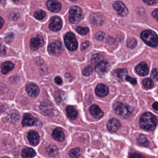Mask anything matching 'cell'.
<instances>
[{"label": "cell", "instance_id": "cell-1", "mask_svg": "<svg viewBox=\"0 0 158 158\" xmlns=\"http://www.w3.org/2000/svg\"><path fill=\"white\" fill-rule=\"evenodd\" d=\"M139 123L140 127L143 130L148 132L152 131L157 126V118L151 113H144L140 116Z\"/></svg>", "mask_w": 158, "mask_h": 158}, {"label": "cell", "instance_id": "cell-2", "mask_svg": "<svg viewBox=\"0 0 158 158\" xmlns=\"http://www.w3.org/2000/svg\"><path fill=\"white\" fill-rule=\"evenodd\" d=\"M113 109L117 115L123 118H129L132 115L134 111L131 106L119 102L114 104Z\"/></svg>", "mask_w": 158, "mask_h": 158}, {"label": "cell", "instance_id": "cell-3", "mask_svg": "<svg viewBox=\"0 0 158 158\" xmlns=\"http://www.w3.org/2000/svg\"><path fill=\"white\" fill-rule=\"evenodd\" d=\"M141 39L148 46L156 47L158 45V37L157 35L152 30H145L140 34Z\"/></svg>", "mask_w": 158, "mask_h": 158}, {"label": "cell", "instance_id": "cell-4", "mask_svg": "<svg viewBox=\"0 0 158 158\" xmlns=\"http://www.w3.org/2000/svg\"><path fill=\"white\" fill-rule=\"evenodd\" d=\"M69 21L72 23H78L83 18V12L79 7H71L69 10Z\"/></svg>", "mask_w": 158, "mask_h": 158}, {"label": "cell", "instance_id": "cell-5", "mask_svg": "<svg viewBox=\"0 0 158 158\" xmlns=\"http://www.w3.org/2000/svg\"><path fill=\"white\" fill-rule=\"evenodd\" d=\"M64 42L67 48L71 51L77 49L78 43L74 34L72 32H68L64 36Z\"/></svg>", "mask_w": 158, "mask_h": 158}, {"label": "cell", "instance_id": "cell-6", "mask_svg": "<svg viewBox=\"0 0 158 158\" xmlns=\"http://www.w3.org/2000/svg\"><path fill=\"white\" fill-rule=\"evenodd\" d=\"M48 50L50 55L59 56L62 52V45L60 41H55L49 45Z\"/></svg>", "mask_w": 158, "mask_h": 158}, {"label": "cell", "instance_id": "cell-7", "mask_svg": "<svg viewBox=\"0 0 158 158\" xmlns=\"http://www.w3.org/2000/svg\"><path fill=\"white\" fill-rule=\"evenodd\" d=\"M62 26L63 22L61 18L58 16H53L50 19L49 27L52 31L57 32L61 29Z\"/></svg>", "mask_w": 158, "mask_h": 158}, {"label": "cell", "instance_id": "cell-8", "mask_svg": "<svg viewBox=\"0 0 158 158\" xmlns=\"http://www.w3.org/2000/svg\"><path fill=\"white\" fill-rule=\"evenodd\" d=\"M113 7L118 14L122 17H125L128 14V10L122 2H115L113 5Z\"/></svg>", "mask_w": 158, "mask_h": 158}, {"label": "cell", "instance_id": "cell-9", "mask_svg": "<svg viewBox=\"0 0 158 158\" xmlns=\"http://www.w3.org/2000/svg\"><path fill=\"white\" fill-rule=\"evenodd\" d=\"M44 44V39L40 35H38L35 37L31 39L30 41V48L34 51L37 50L39 48L43 47Z\"/></svg>", "mask_w": 158, "mask_h": 158}, {"label": "cell", "instance_id": "cell-10", "mask_svg": "<svg viewBox=\"0 0 158 158\" xmlns=\"http://www.w3.org/2000/svg\"><path fill=\"white\" fill-rule=\"evenodd\" d=\"M121 124L119 120L116 118H111L107 123V129L111 132H115L120 128Z\"/></svg>", "mask_w": 158, "mask_h": 158}, {"label": "cell", "instance_id": "cell-11", "mask_svg": "<svg viewBox=\"0 0 158 158\" xmlns=\"http://www.w3.org/2000/svg\"><path fill=\"white\" fill-rule=\"evenodd\" d=\"M110 68L109 62L106 61H102L96 65L95 70L98 73L104 74L108 72Z\"/></svg>", "mask_w": 158, "mask_h": 158}, {"label": "cell", "instance_id": "cell-12", "mask_svg": "<svg viewBox=\"0 0 158 158\" xmlns=\"http://www.w3.org/2000/svg\"><path fill=\"white\" fill-rule=\"evenodd\" d=\"M26 90L28 95L32 98L37 97L39 94V88L35 83H31L28 84L26 87Z\"/></svg>", "mask_w": 158, "mask_h": 158}, {"label": "cell", "instance_id": "cell-13", "mask_svg": "<svg viewBox=\"0 0 158 158\" xmlns=\"http://www.w3.org/2000/svg\"><path fill=\"white\" fill-rule=\"evenodd\" d=\"M135 69L137 73L140 76H145L147 75L149 71L148 66L145 62H141L138 64Z\"/></svg>", "mask_w": 158, "mask_h": 158}, {"label": "cell", "instance_id": "cell-14", "mask_svg": "<svg viewBox=\"0 0 158 158\" xmlns=\"http://www.w3.org/2000/svg\"><path fill=\"white\" fill-rule=\"evenodd\" d=\"M47 7L53 13H57L60 10L61 4L59 2L54 0H50L47 2Z\"/></svg>", "mask_w": 158, "mask_h": 158}, {"label": "cell", "instance_id": "cell-15", "mask_svg": "<svg viewBox=\"0 0 158 158\" xmlns=\"http://www.w3.org/2000/svg\"><path fill=\"white\" fill-rule=\"evenodd\" d=\"M89 111L91 115L96 119H100L103 116V111L98 105H91L89 109Z\"/></svg>", "mask_w": 158, "mask_h": 158}, {"label": "cell", "instance_id": "cell-16", "mask_svg": "<svg viewBox=\"0 0 158 158\" xmlns=\"http://www.w3.org/2000/svg\"><path fill=\"white\" fill-rule=\"evenodd\" d=\"M27 139L29 143L32 146H36L40 141L39 135L35 131H29L27 135Z\"/></svg>", "mask_w": 158, "mask_h": 158}, {"label": "cell", "instance_id": "cell-17", "mask_svg": "<svg viewBox=\"0 0 158 158\" xmlns=\"http://www.w3.org/2000/svg\"><path fill=\"white\" fill-rule=\"evenodd\" d=\"M95 93L98 97L103 98L107 96L109 93V89L105 85L99 84L95 89Z\"/></svg>", "mask_w": 158, "mask_h": 158}, {"label": "cell", "instance_id": "cell-18", "mask_svg": "<svg viewBox=\"0 0 158 158\" xmlns=\"http://www.w3.org/2000/svg\"><path fill=\"white\" fill-rule=\"evenodd\" d=\"M52 137L54 139L59 142H62L65 138L63 130L60 127L55 128L53 130L52 133Z\"/></svg>", "mask_w": 158, "mask_h": 158}, {"label": "cell", "instance_id": "cell-19", "mask_svg": "<svg viewBox=\"0 0 158 158\" xmlns=\"http://www.w3.org/2000/svg\"><path fill=\"white\" fill-rule=\"evenodd\" d=\"M35 123L34 117L30 114H25L23 117L22 124L24 127L32 126L34 125Z\"/></svg>", "mask_w": 158, "mask_h": 158}, {"label": "cell", "instance_id": "cell-20", "mask_svg": "<svg viewBox=\"0 0 158 158\" xmlns=\"http://www.w3.org/2000/svg\"><path fill=\"white\" fill-rule=\"evenodd\" d=\"M127 70L125 69H118L115 70L114 76L116 80L119 82H123L127 76Z\"/></svg>", "mask_w": 158, "mask_h": 158}, {"label": "cell", "instance_id": "cell-21", "mask_svg": "<svg viewBox=\"0 0 158 158\" xmlns=\"http://www.w3.org/2000/svg\"><path fill=\"white\" fill-rule=\"evenodd\" d=\"M104 16L99 13H96L92 15L90 18L91 23L94 25H101L104 22Z\"/></svg>", "mask_w": 158, "mask_h": 158}, {"label": "cell", "instance_id": "cell-22", "mask_svg": "<svg viewBox=\"0 0 158 158\" xmlns=\"http://www.w3.org/2000/svg\"><path fill=\"white\" fill-rule=\"evenodd\" d=\"M36 154L35 151L32 148H25L22 152V156L23 158H33Z\"/></svg>", "mask_w": 158, "mask_h": 158}, {"label": "cell", "instance_id": "cell-23", "mask_svg": "<svg viewBox=\"0 0 158 158\" xmlns=\"http://www.w3.org/2000/svg\"><path fill=\"white\" fill-rule=\"evenodd\" d=\"M14 68V64L10 61L3 63L1 65L2 72L3 74H6Z\"/></svg>", "mask_w": 158, "mask_h": 158}, {"label": "cell", "instance_id": "cell-24", "mask_svg": "<svg viewBox=\"0 0 158 158\" xmlns=\"http://www.w3.org/2000/svg\"><path fill=\"white\" fill-rule=\"evenodd\" d=\"M67 115L70 119L74 120L77 117L78 112L73 106H68L66 108Z\"/></svg>", "mask_w": 158, "mask_h": 158}, {"label": "cell", "instance_id": "cell-25", "mask_svg": "<svg viewBox=\"0 0 158 158\" xmlns=\"http://www.w3.org/2000/svg\"><path fill=\"white\" fill-rule=\"evenodd\" d=\"M46 152L51 157H55L59 153V150L56 146L50 145L46 148Z\"/></svg>", "mask_w": 158, "mask_h": 158}, {"label": "cell", "instance_id": "cell-26", "mask_svg": "<svg viewBox=\"0 0 158 158\" xmlns=\"http://www.w3.org/2000/svg\"><path fill=\"white\" fill-rule=\"evenodd\" d=\"M137 142L141 146H147L149 145V142L148 140V139L144 135H140L137 138Z\"/></svg>", "mask_w": 158, "mask_h": 158}, {"label": "cell", "instance_id": "cell-27", "mask_svg": "<svg viewBox=\"0 0 158 158\" xmlns=\"http://www.w3.org/2000/svg\"><path fill=\"white\" fill-rule=\"evenodd\" d=\"M46 16V13L43 10H39L35 12L34 16L38 20H43Z\"/></svg>", "mask_w": 158, "mask_h": 158}, {"label": "cell", "instance_id": "cell-28", "mask_svg": "<svg viewBox=\"0 0 158 158\" xmlns=\"http://www.w3.org/2000/svg\"><path fill=\"white\" fill-rule=\"evenodd\" d=\"M137 45V41L134 38H129L127 41V46L129 48L133 49Z\"/></svg>", "mask_w": 158, "mask_h": 158}, {"label": "cell", "instance_id": "cell-29", "mask_svg": "<svg viewBox=\"0 0 158 158\" xmlns=\"http://www.w3.org/2000/svg\"><path fill=\"white\" fill-rule=\"evenodd\" d=\"M82 151L80 148H75L70 151L69 155L73 158H76L81 155Z\"/></svg>", "mask_w": 158, "mask_h": 158}, {"label": "cell", "instance_id": "cell-30", "mask_svg": "<svg viewBox=\"0 0 158 158\" xmlns=\"http://www.w3.org/2000/svg\"><path fill=\"white\" fill-rule=\"evenodd\" d=\"M103 57L102 55L100 54H95L92 56L91 62L93 64H98L102 61Z\"/></svg>", "mask_w": 158, "mask_h": 158}, {"label": "cell", "instance_id": "cell-31", "mask_svg": "<svg viewBox=\"0 0 158 158\" xmlns=\"http://www.w3.org/2000/svg\"><path fill=\"white\" fill-rule=\"evenodd\" d=\"M143 86L146 89H150L152 88L153 86V82L151 79L147 78L144 79L142 81Z\"/></svg>", "mask_w": 158, "mask_h": 158}, {"label": "cell", "instance_id": "cell-32", "mask_svg": "<svg viewBox=\"0 0 158 158\" xmlns=\"http://www.w3.org/2000/svg\"><path fill=\"white\" fill-rule=\"evenodd\" d=\"M76 31L80 35H86L89 32V29L88 27H82L78 26L76 28Z\"/></svg>", "mask_w": 158, "mask_h": 158}, {"label": "cell", "instance_id": "cell-33", "mask_svg": "<svg viewBox=\"0 0 158 158\" xmlns=\"http://www.w3.org/2000/svg\"><path fill=\"white\" fill-rule=\"evenodd\" d=\"M93 69H92L91 66H87L84 68L82 73H83V74L84 76H89L92 74V73H93Z\"/></svg>", "mask_w": 158, "mask_h": 158}, {"label": "cell", "instance_id": "cell-34", "mask_svg": "<svg viewBox=\"0 0 158 158\" xmlns=\"http://www.w3.org/2000/svg\"><path fill=\"white\" fill-rule=\"evenodd\" d=\"M14 35L13 33H8L5 35L4 37V40L7 43H10L13 40L14 38Z\"/></svg>", "mask_w": 158, "mask_h": 158}, {"label": "cell", "instance_id": "cell-35", "mask_svg": "<svg viewBox=\"0 0 158 158\" xmlns=\"http://www.w3.org/2000/svg\"><path fill=\"white\" fill-rule=\"evenodd\" d=\"M105 36V34L103 32L100 31L96 34L95 37H96V39L97 40H99V41H102L104 39Z\"/></svg>", "mask_w": 158, "mask_h": 158}, {"label": "cell", "instance_id": "cell-36", "mask_svg": "<svg viewBox=\"0 0 158 158\" xmlns=\"http://www.w3.org/2000/svg\"><path fill=\"white\" fill-rule=\"evenodd\" d=\"M151 76L153 79L158 80V69H154L152 71Z\"/></svg>", "mask_w": 158, "mask_h": 158}, {"label": "cell", "instance_id": "cell-37", "mask_svg": "<svg viewBox=\"0 0 158 158\" xmlns=\"http://www.w3.org/2000/svg\"><path fill=\"white\" fill-rule=\"evenodd\" d=\"M129 158H144V156L137 152H132L129 154Z\"/></svg>", "mask_w": 158, "mask_h": 158}, {"label": "cell", "instance_id": "cell-38", "mask_svg": "<svg viewBox=\"0 0 158 158\" xmlns=\"http://www.w3.org/2000/svg\"><path fill=\"white\" fill-rule=\"evenodd\" d=\"M126 80L128 81L129 83H131V84H133V85H135L137 84L136 79L133 78V77H131L127 76L126 78Z\"/></svg>", "mask_w": 158, "mask_h": 158}, {"label": "cell", "instance_id": "cell-39", "mask_svg": "<svg viewBox=\"0 0 158 158\" xmlns=\"http://www.w3.org/2000/svg\"><path fill=\"white\" fill-rule=\"evenodd\" d=\"M89 44H90V43L88 41H85V42L82 43L81 46V49L82 50V51L85 50L86 49L88 48L89 46Z\"/></svg>", "mask_w": 158, "mask_h": 158}, {"label": "cell", "instance_id": "cell-40", "mask_svg": "<svg viewBox=\"0 0 158 158\" xmlns=\"http://www.w3.org/2000/svg\"><path fill=\"white\" fill-rule=\"evenodd\" d=\"M54 81H55V83L58 85H61L62 83V80L60 77H55V79H54Z\"/></svg>", "mask_w": 158, "mask_h": 158}, {"label": "cell", "instance_id": "cell-41", "mask_svg": "<svg viewBox=\"0 0 158 158\" xmlns=\"http://www.w3.org/2000/svg\"><path fill=\"white\" fill-rule=\"evenodd\" d=\"M152 17L158 21V9L154 10L152 14Z\"/></svg>", "mask_w": 158, "mask_h": 158}, {"label": "cell", "instance_id": "cell-42", "mask_svg": "<svg viewBox=\"0 0 158 158\" xmlns=\"http://www.w3.org/2000/svg\"><path fill=\"white\" fill-rule=\"evenodd\" d=\"M13 16H14L13 19V20H14L17 19L19 17L18 14L16 13H12L10 14V18H11V17H13Z\"/></svg>", "mask_w": 158, "mask_h": 158}, {"label": "cell", "instance_id": "cell-43", "mask_svg": "<svg viewBox=\"0 0 158 158\" xmlns=\"http://www.w3.org/2000/svg\"><path fill=\"white\" fill-rule=\"evenodd\" d=\"M143 2L148 5H152L158 2V1H143Z\"/></svg>", "mask_w": 158, "mask_h": 158}, {"label": "cell", "instance_id": "cell-44", "mask_svg": "<svg viewBox=\"0 0 158 158\" xmlns=\"http://www.w3.org/2000/svg\"><path fill=\"white\" fill-rule=\"evenodd\" d=\"M152 108L155 110H158V102H155L152 104Z\"/></svg>", "mask_w": 158, "mask_h": 158}, {"label": "cell", "instance_id": "cell-45", "mask_svg": "<svg viewBox=\"0 0 158 158\" xmlns=\"http://www.w3.org/2000/svg\"><path fill=\"white\" fill-rule=\"evenodd\" d=\"M65 77L66 80H71V79L72 78V76H71V74L70 73H66L65 75Z\"/></svg>", "mask_w": 158, "mask_h": 158}, {"label": "cell", "instance_id": "cell-46", "mask_svg": "<svg viewBox=\"0 0 158 158\" xmlns=\"http://www.w3.org/2000/svg\"><path fill=\"white\" fill-rule=\"evenodd\" d=\"M4 21L3 20V18L2 17H1V19H0V26H1V27H2V26H3V25H4Z\"/></svg>", "mask_w": 158, "mask_h": 158}, {"label": "cell", "instance_id": "cell-47", "mask_svg": "<svg viewBox=\"0 0 158 158\" xmlns=\"http://www.w3.org/2000/svg\"><path fill=\"white\" fill-rule=\"evenodd\" d=\"M3 158H10V157H8V156H5V157H3Z\"/></svg>", "mask_w": 158, "mask_h": 158}]
</instances>
